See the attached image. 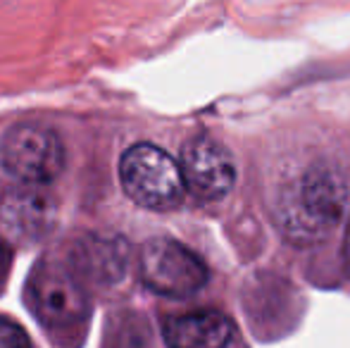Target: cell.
Wrapping results in <instances>:
<instances>
[{
  "instance_id": "1",
  "label": "cell",
  "mask_w": 350,
  "mask_h": 348,
  "mask_svg": "<svg viewBox=\"0 0 350 348\" xmlns=\"http://www.w3.org/2000/svg\"><path fill=\"white\" fill-rule=\"evenodd\" d=\"M120 181L134 203L150 210H170L184 198L181 165L152 144H136L122 155Z\"/></svg>"
},
{
  "instance_id": "2",
  "label": "cell",
  "mask_w": 350,
  "mask_h": 348,
  "mask_svg": "<svg viewBox=\"0 0 350 348\" xmlns=\"http://www.w3.org/2000/svg\"><path fill=\"white\" fill-rule=\"evenodd\" d=\"M0 163L29 186L53 181L65 168V148L57 134L41 124H17L0 141Z\"/></svg>"
},
{
  "instance_id": "3",
  "label": "cell",
  "mask_w": 350,
  "mask_h": 348,
  "mask_svg": "<svg viewBox=\"0 0 350 348\" xmlns=\"http://www.w3.org/2000/svg\"><path fill=\"white\" fill-rule=\"evenodd\" d=\"M208 277L205 263L174 239H150L141 248V279L160 296H193L205 286Z\"/></svg>"
},
{
  "instance_id": "4",
  "label": "cell",
  "mask_w": 350,
  "mask_h": 348,
  "mask_svg": "<svg viewBox=\"0 0 350 348\" xmlns=\"http://www.w3.org/2000/svg\"><path fill=\"white\" fill-rule=\"evenodd\" d=\"M31 308L41 325L53 332H70L88 317V298L74 274L60 263H41L29 282Z\"/></svg>"
},
{
  "instance_id": "5",
  "label": "cell",
  "mask_w": 350,
  "mask_h": 348,
  "mask_svg": "<svg viewBox=\"0 0 350 348\" xmlns=\"http://www.w3.org/2000/svg\"><path fill=\"white\" fill-rule=\"evenodd\" d=\"M184 184L196 198L219 200L229 193L236 179L231 153L210 136H196L181 150Z\"/></svg>"
},
{
  "instance_id": "6",
  "label": "cell",
  "mask_w": 350,
  "mask_h": 348,
  "mask_svg": "<svg viewBox=\"0 0 350 348\" xmlns=\"http://www.w3.org/2000/svg\"><path fill=\"white\" fill-rule=\"evenodd\" d=\"M55 200L38 186H17L0 196V229L14 241L43 239L55 224Z\"/></svg>"
},
{
  "instance_id": "7",
  "label": "cell",
  "mask_w": 350,
  "mask_h": 348,
  "mask_svg": "<svg viewBox=\"0 0 350 348\" xmlns=\"http://www.w3.org/2000/svg\"><path fill=\"white\" fill-rule=\"evenodd\" d=\"M346 208V179L329 165H314L300 181L298 213L312 229L334 224Z\"/></svg>"
},
{
  "instance_id": "8",
  "label": "cell",
  "mask_w": 350,
  "mask_h": 348,
  "mask_svg": "<svg viewBox=\"0 0 350 348\" xmlns=\"http://www.w3.org/2000/svg\"><path fill=\"white\" fill-rule=\"evenodd\" d=\"M234 325L217 310H200L170 317L165 325V341L170 348H224Z\"/></svg>"
},
{
  "instance_id": "9",
  "label": "cell",
  "mask_w": 350,
  "mask_h": 348,
  "mask_svg": "<svg viewBox=\"0 0 350 348\" xmlns=\"http://www.w3.org/2000/svg\"><path fill=\"white\" fill-rule=\"evenodd\" d=\"M0 348H31V341L17 322L0 317Z\"/></svg>"
},
{
  "instance_id": "10",
  "label": "cell",
  "mask_w": 350,
  "mask_h": 348,
  "mask_svg": "<svg viewBox=\"0 0 350 348\" xmlns=\"http://www.w3.org/2000/svg\"><path fill=\"white\" fill-rule=\"evenodd\" d=\"M8 267H10V251L0 243V282H3L5 274H8Z\"/></svg>"
},
{
  "instance_id": "11",
  "label": "cell",
  "mask_w": 350,
  "mask_h": 348,
  "mask_svg": "<svg viewBox=\"0 0 350 348\" xmlns=\"http://www.w3.org/2000/svg\"><path fill=\"white\" fill-rule=\"evenodd\" d=\"M346 260H348V267H350V227H348V234H346Z\"/></svg>"
}]
</instances>
